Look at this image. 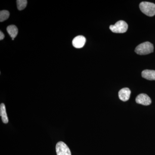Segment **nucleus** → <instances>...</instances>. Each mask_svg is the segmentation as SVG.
<instances>
[{
	"instance_id": "f257e3e1",
	"label": "nucleus",
	"mask_w": 155,
	"mask_h": 155,
	"mask_svg": "<svg viewBox=\"0 0 155 155\" xmlns=\"http://www.w3.org/2000/svg\"><path fill=\"white\" fill-rule=\"evenodd\" d=\"M153 45L152 44L148 41L143 43L139 45L135 49V52L140 55L148 54L153 52Z\"/></svg>"
},
{
	"instance_id": "f03ea898",
	"label": "nucleus",
	"mask_w": 155,
	"mask_h": 155,
	"mask_svg": "<svg viewBox=\"0 0 155 155\" xmlns=\"http://www.w3.org/2000/svg\"><path fill=\"white\" fill-rule=\"evenodd\" d=\"M140 11L149 17L155 15V4L149 2H142L139 5Z\"/></svg>"
},
{
	"instance_id": "7ed1b4c3",
	"label": "nucleus",
	"mask_w": 155,
	"mask_h": 155,
	"mask_svg": "<svg viewBox=\"0 0 155 155\" xmlns=\"http://www.w3.org/2000/svg\"><path fill=\"white\" fill-rule=\"evenodd\" d=\"M110 28L114 33H123L127 31L128 25L125 21L120 20L116 22L114 25H110Z\"/></svg>"
},
{
	"instance_id": "20e7f679",
	"label": "nucleus",
	"mask_w": 155,
	"mask_h": 155,
	"mask_svg": "<svg viewBox=\"0 0 155 155\" xmlns=\"http://www.w3.org/2000/svg\"><path fill=\"white\" fill-rule=\"evenodd\" d=\"M56 150L57 155H71V151L69 147L62 141L59 142L57 143Z\"/></svg>"
},
{
	"instance_id": "39448f33",
	"label": "nucleus",
	"mask_w": 155,
	"mask_h": 155,
	"mask_svg": "<svg viewBox=\"0 0 155 155\" xmlns=\"http://www.w3.org/2000/svg\"><path fill=\"white\" fill-rule=\"evenodd\" d=\"M136 102L137 104L144 106H148L151 104L150 98L145 94H140L136 98Z\"/></svg>"
},
{
	"instance_id": "423d86ee",
	"label": "nucleus",
	"mask_w": 155,
	"mask_h": 155,
	"mask_svg": "<svg viewBox=\"0 0 155 155\" xmlns=\"http://www.w3.org/2000/svg\"><path fill=\"white\" fill-rule=\"evenodd\" d=\"M86 42V38L82 35H78L73 39L72 45L76 48H83Z\"/></svg>"
},
{
	"instance_id": "0eeeda50",
	"label": "nucleus",
	"mask_w": 155,
	"mask_h": 155,
	"mask_svg": "<svg viewBox=\"0 0 155 155\" xmlns=\"http://www.w3.org/2000/svg\"><path fill=\"white\" fill-rule=\"evenodd\" d=\"M130 93L131 91L129 88L127 87L122 88L119 92V99L123 101H127L130 98Z\"/></svg>"
},
{
	"instance_id": "6e6552de",
	"label": "nucleus",
	"mask_w": 155,
	"mask_h": 155,
	"mask_svg": "<svg viewBox=\"0 0 155 155\" xmlns=\"http://www.w3.org/2000/svg\"><path fill=\"white\" fill-rule=\"evenodd\" d=\"M142 76L143 78L148 80H155V70H143L141 73Z\"/></svg>"
},
{
	"instance_id": "1a4fd4ad",
	"label": "nucleus",
	"mask_w": 155,
	"mask_h": 155,
	"mask_svg": "<svg viewBox=\"0 0 155 155\" xmlns=\"http://www.w3.org/2000/svg\"><path fill=\"white\" fill-rule=\"evenodd\" d=\"M0 116L2 117L3 123L7 124L9 122L8 118L7 116L5 106V104L2 103L0 105Z\"/></svg>"
},
{
	"instance_id": "9d476101",
	"label": "nucleus",
	"mask_w": 155,
	"mask_h": 155,
	"mask_svg": "<svg viewBox=\"0 0 155 155\" xmlns=\"http://www.w3.org/2000/svg\"><path fill=\"white\" fill-rule=\"evenodd\" d=\"M8 33L12 38H14L17 37L18 33V28L15 25H10L7 28Z\"/></svg>"
},
{
	"instance_id": "9b49d317",
	"label": "nucleus",
	"mask_w": 155,
	"mask_h": 155,
	"mask_svg": "<svg viewBox=\"0 0 155 155\" xmlns=\"http://www.w3.org/2000/svg\"><path fill=\"white\" fill-rule=\"evenodd\" d=\"M17 8L19 11L24 10L27 5V1L26 0H17Z\"/></svg>"
},
{
	"instance_id": "f8f14e48",
	"label": "nucleus",
	"mask_w": 155,
	"mask_h": 155,
	"mask_svg": "<svg viewBox=\"0 0 155 155\" xmlns=\"http://www.w3.org/2000/svg\"><path fill=\"white\" fill-rule=\"evenodd\" d=\"M10 16V13L8 11L6 10H3L0 12V21L1 22H4L7 19H8Z\"/></svg>"
},
{
	"instance_id": "ddd939ff",
	"label": "nucleus",
	"mask_w": 155,
	"mask_h": 155,
	"mask_svg": "<svg viewBox=\"0 0 155 155\" xmlns=\"http://www.w3.org/2000/svg\"><path fill=\"white\" fill-rule=\"evenodd\" d=\"M5 35L2 32V31H0V40H2L3 39L5 38Z\"/></svg>"
}]
</instances>
